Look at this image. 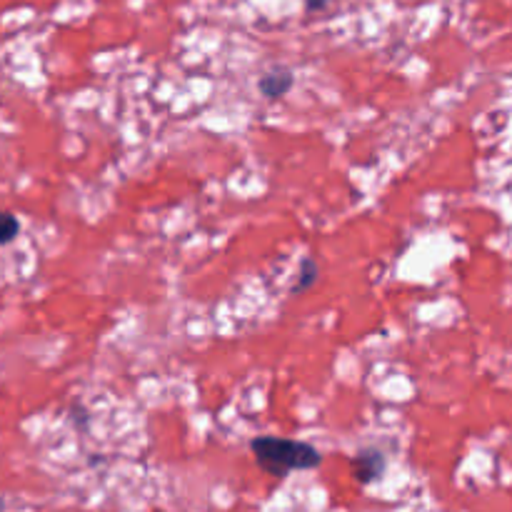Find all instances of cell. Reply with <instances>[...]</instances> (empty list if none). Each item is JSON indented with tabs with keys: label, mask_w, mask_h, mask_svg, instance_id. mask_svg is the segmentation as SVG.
<instances>
[{
	"label": "cell",
	"mask_w": 512,
	"mask_h": 512,
	"mask_svg": "<svg viewBox=\"0 0 512 512\" xmlns=\"http://www.w3.org/2000/svg\"><path fill=\"white\" fill-rule=\"evenodd\" d=\"M250 453H253L255 463L263 473L273 475V478H288L290 473H308V470L320 468L323 455L315 450L310 443L290 438H273V435H263L250 443Z\"/></svg>",
	"instance_id": "6da1fadb"
},
{
	"label": "cell",
	"mask_w": 512,
	"mask_h": 512,
	"mask_svg": "<svg viewBox=\"0 0 512 512\" xmlns=\"http://www.w3.org/2000/svg\"><path fill=\"white\" fill-rule=\"evenodd\" d=\"M388 470V458H385L383 450L378 448H363L358 450V455L353 458V478L360 485H373Z\"/></svg>",
	"instance_id": "7a4b0ae2"
},
{
	"label": "cell",
	"mask_w": 512,
	"mask_h": 512,
	"mask_svg": "<svg viewBox=\"0 0 512 512\" xmlns=\"http://www.w3.org/2000/svg\"><path fill=\"white\" fill-rule=\"evenodd\" d=\"M293 85H295L293 70L280 65V68H270L268 73L260 78L258 88L268 100H278V98H283V95H288Z\"/></svg>",
	"instance_id": "3957f363"
},
{
	"label": "cell",
	"mask_w": 512,
	"mask_h": 512,
	"mask_svg": "<svg viewBox=\"0 0 512 512\" xmlns=\"http://www.w3.org/2000/svg\"><path fill=\"white\" fill-rule=\"evenodd\" d=\"M318 263H315L313 258H303V263H300V273H298V283L293 285V295L298 293H305V290L313 288L315 283H318Z\"/></svg>",
	"instance_id": "277c9868"
},
{
	"label": "cell",
	"mask_w": 512,
	"mask_h": 512,
	"mask_svg": "<svg viewBox=\"0 0 512 512\" xmlns=\"http://www.w3.org/2000/svg\"><path fill=\"white\" fill-rule=\"evenodd\" d=\"M20 220L8 210H0V245H8L18 238Z\"/></svg>",
	"instance_id": "5b68a950"
},
{
	"label": "cell",
	"mask_w": 512,
	"mask_h": 512,
	"mask_svg": "<svg viewBox=\"0 0 512 512\" xmlns=\"http://www.w3.org/2000/svg\"><path fill=\"white\" fill-rule=\"evenodd\" d=\"M303 3H305V8L310 10V13H320V10L328 8L333 0H303Z\"/></svg>",
	"instance_id": "8992f818"
},
{
	"label": "cell",
	"mask_w": 512,
	"mask_h": 512,
	"mask_svg": "<svg viewBox=\"0 0 512 512\" xmlns=\"http://www.w3.org/2000/svg\"><path fill=\"white\" fill-rule=\"evenodd\" d=\"M5 510V503H3V498H0V512H3Z\"/></svg>",
	"instance_id": "52a82bcc"
}]
</instances>
